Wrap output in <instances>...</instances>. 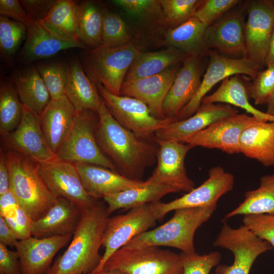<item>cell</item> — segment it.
<instances>
[{"label":"cell","mask_w":274,"mask_h":274,"mask_svg":"<svg viewBox=\"0 0 274 274\" xmlns=\"http://www.w3.org/2000/svg\"><path fill=\"white\" fill-rule=\"evenodd\" d=\"M97 114L95 137L100 149L121 174L140 180L146 169L152 165L157 159L158 145L157 146L121 125L102 99Z\"/></svg>","instance_id":"6da1fadb"},{"label":"cell","mask_w":274,"mask_h":274,"mask_svg":"<svg viewBox=\"0 0 274 274\" xmlns=\"http://www.w3.org/2000/svg\"><path fill=\"white\" fill-rule=\"evenodd\" d=\"M107 206L97 200L82 211L79 223L65 251L46 274H89L99 264V252L110 218Z\"/></svg>","instance_id":"7a4b0ae2"},{"label":"cell","mask_w":274,"mask_h":274,"mask_svg":"<svg viewBox=\"0 0 274 274\" xmlns=\"http://www.w3.org/2000/svg\"><path fill=\"white\" fill-rule=\"evenodd\" d=\"M5 155L10 190L33 221L41 218L54 204L58 197L48 187L37 162L14 150Z\"/></svg>","instance_id":"3957f363"},{"label":"cell","mask_w":274,"mask_h":274,"mask_svg":"<svg viewBox=\"0 0 274 274\" xmlns=\"http://www.w3.org/2000/svg\"><path fill=\"white\" fill-rule=\"evenodd\" d=\"M217 204L176 210L164 224L132 238L124 247L133 249L147 246H167L181 252H195L194 237L196 231L212 216Z\"/></svg>","instance_id":"277c9868"},{"label":"cell","mask_w":274,"mask_h":274,"mask_svg":"<svg viewBox=\"0 0 274 274\" xmlns=\"http://www.w3.org/2000/svg\"><path fill=\"white\" fill-rule=\"evenodd\" d=\"M141 52L132 42L113 48L89 49L82 58L83 69L91 81L119 95L132 62Z\"/></svg>","instance_id":"5b68a950"},{"label":"cell","mask_w":274,"mask_h":274,"mask_svg":"<svg viewBox=\"0 0 274 274\" xmlns=\"http://www.w3.org/2000/svg\"><path fill=\"white\" fill-rule=\"evenodd\" d=\"M91 110L76 112L72 127L56 156L72 163H87L107 168L119 173L114 164L100 149L95 137L98 120Z\"/></svg>","instance_id":"8992f818"},{"label":"cell","mask_w":274,"mask_h":274,"mask_svg":"<svg viewBox=\"0 0 274 274\" xmlns=\"http://www.w3.org/2000/svg\"><path fill=\"white\" fill-rule=\"evenodd\" d=\"M102 270L124 274H183L180 254L157 246L123 247L109 258Z\"/></svg>","instance_id":"52a82bcc"},{"label":"cell","mask_w":274,"mask_h":274,"mask_svg":"<svg viewBox=\"0 0 274 274\" xmlns=\"http://www.w3.org/2000/svg\"><path fill=\"white\" fill-rule=\"evenodd\" d=\"M160 219L157 201L133 208L125 214L110 217L102 239L105 252L96 268L91 272L102 270L105 263L117 250L135 236L148 231Z\"/></svg>","instance_id":"ba28073f"},{"label":"cell","mask_w":274,"mask_h":274,"mask_svg":"<svg viewBox=\"0 0 274 274\" xmlns=\"http://www.w3.org/2000/svg\"><path fill=\"white\" fill-rule=\"evenodd\" d=\"M223 223L213 246L231 252L234 259L230 265L217 266L215 274H249L257 258L272 249L271 246L243 225L234 228Z\"/></svg>","instance_id":"9c48e42d"},{"label":"cell","mask_w":274,"mask_h":274,"mask_svg":"<svg viewBox=\"0 0 274 274\" xmlns=\"http://www.w3.org/2000/svg\"><path fill=\"white\" fill-rule=\"evenodd\" d=\"M108 110L123 127L140 137L154 141L155 132L173 121L172 117L160 119L154 117L148 107L136 98L116 95L101 85H95Z\"/></svg>","instance_id":"30bf717a"},{"label":"cell","mask_w":274,"mask_h":274,"mask_svg":"<svg viewBox=\"0 0 274 274\" xmlns=\"http://www.w3.org/2000/svg\"><path fill=\"white\" fill-rule=\"evenodd\" d=\"M205 74L197 91L190 101L175 116L174 121L182 120L192 116L200 107L207 93L220 81L236 75H246L253 79L260 68L247 57L232 58L212 51Z\"/></svg>","instance_id":"8fae6325"},{"label":"cell","mask_w":274,"mask_h":274,"mask_svg":"<svg viewBox=\"0 0 274 274\" xmlns=\"http://www.w3.org/2000/svg\"><path fill=\"white\" fill-rule=\"evenodd\" d=\"M262 121L246 114H235L192 134L184 143L193 147L217 149L228 154L240 153L239 141L243 131Z\"/></svg>","instance_id":"7c38bea8"},{"label":"cell","mask_w":274,"mask_h":274,"mask_svg":"<svg viewBox=\"0 0 274 274\" xmlns=\"http://www.w3.org/2000/svg\"><path fill=\"white\" fill-rule=\"evenodd\" d=\"M38 164L41 176L56 196L65 198L81 211L91 207L98 200L84 188L74 163L57 158Z\"/></svg>","instance_id":"4fadbf2b"},{"label":"cell","mask_w":274,"mask_h":274,"mask_svg":"<svg viewBox=\"0 0 274 274\" xmlns=\"http://www.w3.org/2000/svg\"><path fill=\"white\" fill-rule=\"evenodd\" d=\"M158 146L157 164L146 180L172 187L188 193L195 188L194 182L187 175L185 158L192 148L191 145L174 141L154 140Z\"/></svg>","instance_id":"5bb4252c"},{"label":"cell","mask_w":274,"mask_h":274,"mask_svg":"<svg viewBox=\"0 0 274 274\" xmlns=\"http://www.w3.org/2000/svg\"><path fill=\"white\" fill-rule=\"evenodd\" d=\"M245 26L247 57L261 67L265 65L274 26L272 0L252 1Z\"/></svg>","instance_id":"9a60e30c"},{"label":"cell","mask_w":274,"mask_h":274,"mask_svg":"<svg viewBox=\"0 0 274 274\" xmlns=\"http://www.w3.org/2000/svg\"><path fill=\"white\" fill-rule=\"evenodd\" d=\"M234 184L233 175L220 166L209 171L208 178L199 186L182 197L167 203L158 201L157 208L160 219L168 213L185 208L204 207L217 204L219 199L231 191Z\"/></svg>","instance_id":"2e32d148"},{"label":"cell","mask_w":274,"mask_h":274,"mask_svg":"<svg viewBox=\"0 0 274 274\" xmlns=\"http://www.w3.org/2000/svg\"><path fill=\"white\" fill-rule=\"evenodd\" d=\"M23 114L17 127L4 136L14 150L37 163L57 159L43 132L39 117L23 106Z\"/></svg>","instance_id":"e0dca14e"},{"label":"cell","mask_w":274,"mask_h":274,"mask_svg":"<svg viewBox=\"0 0 274 274\" xmlns=\"http://www.w3.org/2000/svg\"><path fill=\"white\" fill-rule=\"evenodd\" d=\"M181 63L152 76L124 81L120 95L141 100L148 107L154 117L165 119L163 102Z\"/></svg>","instance_id":"ac0fdd59"},{"label":"cell","mask_w":274,"mask_h":274,"mask_svg":"<svg viewBox=\"0 0 274 274\" xmlns=\"http://www.w3.org/2000/svg\"><path fill=\"white\" fill-rule=\"evenodd\" d=\"M245 26L240 13L228 14L206 28L204 39L207 47L227 57H247Z\"/></svg>","instance_id":"d6986e66"},{"label":"cell","mask_w":274,"mask_h":274,"mask_svg":"<svg viewBox=\"0 0 274 274\" xmlns=\"http://www.w3.org/2000/svg\"><path fill=\"white\" fill-rule=\"evenodd\" d=\"M238 113V110L230 105L202 102L192 116L182 120L172 121L157 131L154 140L184 143L187 138L213 123Z\"/></svg>","instance_id":"ffe728a7"},{"label":"cell","mask_w":274,"mask_h":274,"mask_svg":"<svg viewBox=\"0 0 274 274\" xmlns=\"http://www.w3.org/2000/svg\"><path fill=\"white\" fill-rule=\"evenodd\" d=\"M73 234L44 238L32 236L18 241L15 249L22 274H46L53 258L72 239Z\"/></svg>","instance_id":"44dd1931"},{"label":"cell","mask_w":274,"mask_h":274,"mask_svg":"<svg viewBox=\"0 0 274 274\" xmlns=\"http://www.w3.org/2000/svg\"><path fill=\"white\" fill-rule=\"evenodd\" d=\"M203 56L188 55L182 61L163 105L165 117H173L190 101L201 81Z\"/></svg>","instance_id":"7402d4cb"},{"label":"cell","mask_w":274,"mask_h":274,"mask_svg":"<svg viewBox=\"0 0 274 274\" xmlns=\"http://www.w3.org/2000/svg\"><path fill=\"white\" fill-rule=\"evenodd\" d=\"M26 26V37L20 52V56L25 62L50 57L70 48L88 49L81 42L61 37L40 22L30 21Z\"/></svg>","instance_id":"603a6c76"},{"label":"cell","mask_w":274,"mask_h":274,"mask_svg":"<svg viewBox=\"0 0 274 274\" xmlns=\"http://www.w3.org/2000/svg\"><path fill=\"white\" fill-rule=\"evenodd\" d=\"M74 164L84 188L91 196L96 199L128 189L143 187L147 184L146 181L131 179L100 166L87 163Z\"/></svg>","instance_id":"cb8c5ba5"},{"label":"cell","mask_w":274,"mask_h":274,"mask_svg":"<svg viewBox=\"0 0 274 274\" xmlns=\"http://www.w3.org/2000/svg\"><path fill=\"white\" fill-rule=\"evenodd\" d=\"M81 216L79 208L65 198L58 197L45 215L32 221L31 236L44 238L73 234Z\"/></svg>","instance_id":"d4e9b609"},{"label":"cell","mask_w":274,"mask_h":274,"mask_svg":"<svg viewBox=\"0 0 274 274\" xmlns=\"http://www.w3.org/2000/svg\"><path fill=\"white\" fill-rule=\"evenodd\" d=\"M75 113L74 107L65 95L51 99L39 116L44 135L55 154L72 127Z\"/></svg>","instance_id":"484cf974"},{"label":"cell","mask_w":274,"mask_h":274,"mask_svg":"<svg viewBox=\"0 0 274 274\" xmlns=\"http://www.w3.org/2000/svg\"><path fill=\"white\" fill-rule=\"evenodd\" d=\"M66 70L65 95L76 111L91 110L97 113L102 99L81 63L77 59L72 60L68 63Z\"/></svg>","instance_id":"4316f807"},{"label":"cell","mask_w":274,"mask_h":274,"mask_svg":"<svg viewBox=\"0 0 274 274\" xmlns=\"http://www.w3.org/2000/svg\"><path fill=\"white\" fill-rule=\"evenodd\" d=\"M239 142L241 153L246 157L274 166V121H262L246 128Z\"/></svg>","instance_id":"83f0119b"},{"label":"cell","mask_w":274,"mask_h":274,"mask_svg":"<svg viewBox=\"0 0 274 274\" xmlns=\"http://www.w3.org/2000/svg\"><path fill=\"white\" fill-rule=\"evenodd\" d=\"M188 56L182 51L173 47L159 51L141 52L130 66L124 81L156 75L182 62Z\"/></svg>","instance_id":"f1b7e54d"},{"label":"cell","mask_w":274,"mask_h":274,"mask_svg":"<svg viewBox=\"0 0 274 274\" xmlns=\"http://www.w3.org/2000/svg\"><path fill=\"white\" fill-rule=\"evenodd\" d=\"M14 82L23 105L39 117L51 98L37 67L31 66L18 73Z\"/></svg>","instance_id":"f546056e"},{"label":"cell","mask_w":274,"mask_h":274,"mask_svg":"<svg viewBox=\"0 0 274 274\" xmlns=\"http://www.w3.org/2000/svg\"><path fill=\"white\" fill-rule=\"evenodd\" d=\"M206 28L193 16L179 26L169 29L165 35L164 43L188 55H209L211 50L207 47L204 39Z\"/></svg>","instance_id":"4dcf8cb0"},{"label":"cell","mask_w":274,"mask_h":274,"mask_svg":"<svg viewBox=\"0 0 274 274\" xmlns=\"http://www.w3.org/2000/svg\"><path fill=\"white\" fill-rule=\"evenodd\" d=\"M238 75L224 79L219 88L211 95L206 96L201 103H221L234 106L244 109L258 119L274 121V116L257 109L250 104L246 87Z\"/></svg>","instance_id":"1f68e13d"},{"label":"cell","mask_w":274,"mask_h":274,"mask_svg":"<svg viewBox=\"0 0 274 274\" xmlns=\"http://www.w3.org/2000/svg\"><path fill=\"white\" fill-rule=\"evenodd\" d=\"M147 183L143 187L105 196L103 199L107 204L109 214L110 215L119 209L129 210L144 204L158 201L167 194L179 192L176 189L166 185Z\"/></svg>","instance_id":"d6a6232c"},{"label":"cell","mask_w":274,"mask_h":274,"mask_svg":"<svg viewBox=\"0 0 274 274\" xmlns=\"http://www.w3.org/2000/svg\"><path fill=\"white\" fill-rule=\"evenodd\" d=\"M274 214V173L260 178L259 186L245 194L244 200L226 214L222 222L238 215Z\"/></svg>","instance_id":"836d02e7"},{"label":"cell","mask_w":274,"mask_h":274,"mask_svg":"<svg viewBox=\"0 0 274 274\" xmlns=\"http://www.w3.org/2000/svg\"><path fill=\"white\" fill-rule=\"evenodd\" d=\"M104 10L95 2L77 4V34L87 48L94 49L101 43Z\"/></svg>","instance_id":"e575fe53"},{"label":"cell","mask_w":274,"mask_h":274,"mask_svg":"<svg viewBox=\"0 0 274 274\" xmlns=\"http://www.w3.org/2000/svg\"><path fill=\"white\" fill-rule=\"evenodd\" d=\"M40 23L61 37L80 41L77 34V4L73 1L57 0Z\"/></svg>","instance_id":"d590c367"},{"label":"cell","mask_w":274,"mask_h":274,"mask_svg":"<svg viewBox=\"0 0 274 274\" xmlns=\"http://www.w3.org/2000/svg\"><path fill=\"white\" fill-rule=\"evenodd\" d=\"M23 105L13 84L7 81L1 83L0 131L3 136L17 127L23 116Z\"/></svg>","instance_id":"8d00e7d4"},{"label":"cell","mask_w":274,"mask_h":274,"mask_svg":"<svg viewBox=\"0 0 274 274\" xmlns=\"http://www.w3.org/2000/svg\"><path fill=\"white\" fill-rule=\"evenodd\" d=\"M26 33L25 24L1 16V55L10 65L13 63L14 56L22 42L25 41Z\"/></svg>","instance_id":"74e56055"},{"label":"cell","mask_w":274,"mask_h":274,"mask_svg":"<svg viewBox=\"0 0 274 274\" xmlns=\"http://www.w3.org/2000/svg\"><path fill=\"white\" fill-rule=\"evenodd\" d=\"M131 42V36L122 18L118 14L104 11L101 43L104 48L119 47Z\"/></svg>","instance_id":"f35d334b"},{"label":"cell","mask_w":274,"mask_h":274,"mask_svg":"<svg viewBox=\"0 0 274 274\" xmlns=\"http://www.w3.org/2000/svg\"><path fill=\"white\" fill-rule=\"evenodd\" d=\"M162 13L165 22L176 27L193 16L202 0H161Z\"/></svg>","instance_id":"ab89813d"},{"label":"cell","mask_w":274,"mask_h":274,"mask_svg":"<svg viewBox=\"0 0 274 274\" xmlns=\"http://www.w3.org/2000/svg\"><path fill=\"white\" fill-rule=\"evenodd\" d=\"M50 93L51 99L65 95L66 67L59 63L38 64L36 67Z\"/></svg>","instance_id":"60d3db41"},{"label":"cell","mask_w":274,"mask_h":274,"mask_svg":"<svg viewBox=\"0 0 274 274\" xmlns=\"http://www.w3.org/2000/svg\"><path fill=\"white\" fill-rule=\"evenodd\" d=\"M183 267V274H209L213 268L218 266L221 260L218 251L200 255L196 252L180 254Z\"/></svg>","instance_id":"b9f144b4"},{"label":"cell","mask_w":274,"mask_h":274,"mask_svg":"<svg viewBox=\"0 0 274 274\" xmlns=\"http://www.w3.org/2000/svg\"><path fill=\"white\" fill-rule=\"evenodd\" d=\"M240 2L238 0H202L194 16L208 27Z\"/></svg>","instance_id":"7bdbcfd3"},{"label":"cell","mask_w":274,"mask_h":274,"mask_svg":"<svg viewBox=\"0 0 274 274\" xmlns=\"http://www.w3.org/2000/svg\"><path fill=\"white\" fill-rule=\"evenodd\" d=\"M274 89V66L260 71L250 85L249 93L256 105L266 104Z\"/></svg>","instance_id":"ee69618b"},{"label":"cell","mask_w":274,"mask_h":274,"mask_svg":"<svg viewBox=\"0 0 274 274\" xmlns=\"http://www.w3.org/2000/svg\"><path fill=\"white\" fill-rule=\"evenodd\" d=\"M242 221L243 225L274 249V214L246 215L243 216Z\"/></svg>","instance_id":"f6af8a7d"},{"label":"cell","mask_w":274,"mask_h":274,"mask_svg":"<svg viewBox=\"0 0 274 274\" xmlns=\"http://www.w3.org/2000/svg\"><path fill=\"white\" fill-rule=\"evenodd\" d=\"M113 3L128 15L142 18L152 16L161 10L160 1L156 0H115Z\"/></svg>","instance_id":"bcb514c9"},{"label":"cell","mask_w":274,"mask_h":274,"mask_svg":"<svg viewBox=\"0 0 274 274\" xmlns=\"http://www.w3.org/2000/svg\"><path fill=\"white\" fill-rule=\"evenodd\" d=\"M30 21L41 22L49 15L56 0L19 1Z\"/></svg>","instance_id":"7dc6e473"},{"label":"cell","mask_w":274,"mask_h":274,"mask_svg":"<svg viewBox=\"0 0 274 274\" xmlns=\"http://www.w3.org/2000/svg\"><path fill=\"white\" fill-rule=\"evenodd\" d=\"M5 220L12 229L18 241L31 236L33 220L20 205L17 209L16 216L14 218Z\"/></svg>","instance_id":"c3c4849f"},{"label":"cell","mask_w":274,"mask_h":274,"mask_svg":"<svg viewBox=\"0 0 274 274\" xmlns=\"http://www.w3.org/2000/svg\"><path fill=\"white\" fill-rule=\"evenodd\" d=\"M0 272L3 274H22L16 251L9 249L0 242Z\"/></svg>","instance_id":"681fc988"},{"label":"cell","mask_w":274,"mask_h":274,"mask_svg":"<svg viewBox=\"0 0 274 274\" xmlns=\"http://www.w3.org/2000/svg\"><path fill=\"white\" fill-rule=\"evenodd\" d=\"M0 14L1 16L11 18L26 25L30 21L19 1L17 0H1Z\"/></svg>","instance_id":"f907efd6"},{"label":"cell","mask_w":274,"mask_h":274,"mask_svg":"<svg viewBox=\"0 0 274 274\" xmlns=\"http://www.w3.org/2000/svg\"><path fill=\"white\" fill-rule=\"evenodd\" d=\"M19 205L16 197L10 189L7 192L0 196V216L4 219L15 217Z\"/></svg>","instance_id":"816d5d0a"},{"label":"cell","mask_w":274,"mask_h":274,"mask_svg":"<svg viewBox=\"0 0 274 274\" xmlns=\"http://www.w3.org/2000/svg\"><path fill=\"white\" fill-rule=\"evenodd\" d=\"M18 240L5 219L0 216V242L7 246L15 247Z\"/></svg>","instance_id":"f5cc1de1"},{"label":"cell","mask_w":274,"mask_h":274,"mask_svg":"<svg viewBox=\"0 0 274 274\" xmlns=\"http://www.w3.org/2000/svg\"><path fill=\"white\" fill-rule=\"evenodd\" d=\"M10 190V178L6 155L1 152L0 156V196Z\"/></svg>","instance_id":"db71d44e"},{"label":"cell","mask_w":274,"mask_h":274,"mask_svg":"<svg viewBox=\"0 0 274 274\" xmlns=\"http://www.w3.org/2000/svg\"><path fill=\"white\" fill-rule=\"evenodd\" d=\"M265 65L274 66V26L270 39L268 54L265 61Z\"/></svg>","instance_id":"11a10c76"},{"label":"cell","mask_w":274,"mask_h":274,"mask_svg":"<svg viewBox=\"0 0 274 274\" xmlns=\"http://www.w3.org/2000/svg\"><path fill=\"white\" fill-rule=\"evenodd\" d=\"M266 104L267 110L265 113L270 116H274V89Z\"/></svg>","instance_id":"9f6ffc18"},{"label":"cell","mask_w":274,"mask_h":274,"mask_svg":"<svg viewBox=\"0 0 274 274\" xmlns=\"http://www.w3.org/2000/svg\"><path fill=\"white\" fill-rule=\"evenodd\" d=\"M89 274H124L117 271L102 270L99 272H91Z\"/></svg>","instance_id":"6f0895ef"},{"label":"cell","mask_w":274,"mask_h":274,"mask_svg":"<svg viewBox=\"0 0 274 274\" xmlns=\"http://www.w3.org/2000/svg\"><path fill=\"white\" fill-rule=\"evenodd\" d=\"M272 3H273V4L274 5V0H272Z\"/></svg>","instance_id":"680465c9"},{"label":"cell","mask_w":274,"mask_h":274,"mask_svg":"<svg viewBox=\"0 0 274 274\" xmlns=\"http://www.w3.org/2000/svg\"><path fill=\"white\" fill-rule=\"evenodd\" d=\"M0 274H3V273L0 272Z\"/></svg>","instance_id":"91938a15"}]
</instances>
